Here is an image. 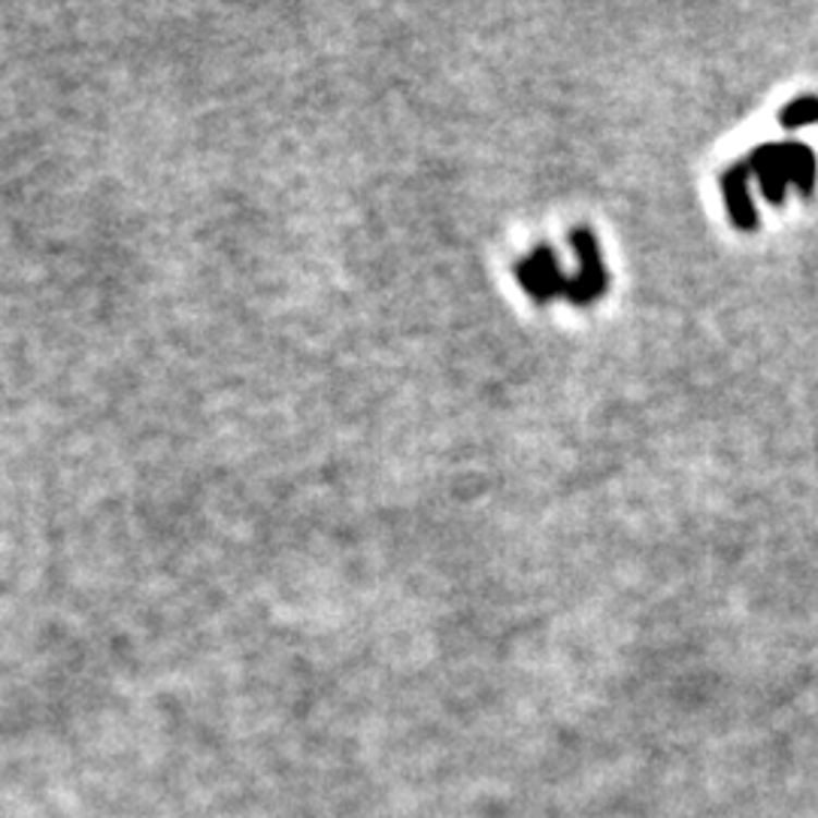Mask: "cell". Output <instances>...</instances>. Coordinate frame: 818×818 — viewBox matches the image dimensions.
<instances>
[{"label": "cell", "instance_id": "cell-1", "mask_svg": "<svg viewBox=\"0 0 818 818\" xmlns=\"http://www.w3.org/2000/svg\"><path fill=\"white\" fill-rule=\"evenodd\" d=\"M724 192H728V207L731 216L740 228H752L755 224V209L746 195V167H731V173L724 176Z\"/></svg>", "mask_w": 818, "mask_h": 818}, {"label": "cell", "instance_id": "cell-2", "mask_svg": "<svg viewBox=\"0 0 818 818\" xmlns=\"http://www.w3.org/2000/svg\"><path fill=\"white\" fill-rule=\"evenodd\" d=\"M818 122V98H801L782 112V125L785 127H804Z\"/></svg>", "mask_w": 818, "mask_h": 818}]
</instances>
